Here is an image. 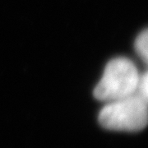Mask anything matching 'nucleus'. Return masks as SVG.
<instances>
[{
    "instance_id": "7ed1b4c3",
    "label": "nucleus",
    "mask_w": 148,
    "mask_h": 148,
    "mask_svg": "<svg viewBox=\"0 0 148 148\" xmlns=\"http://www.w3.org/2000/svg\"><path fill=\"white\" fill-rule=\"evenodd\" d=\"M147 38V30L146 29L138 35L135 40V49L145 64H147L148 60Z\"/></svg>"
},
{
    "instance_id": "f03ea898",
    "label": "nucleus",
    "mask_w": 148,
    "mask_h": 148,
    "mask_svg": "<svg viewBox=\"0 0 148 148\" xmlns=\"http://www.w3.org/2000/svg\"><path fill=\"white\" fill-rule=\"evenodd\" d=\"M140 75L130 59L116 58L106 65L102 78L94 89L96 100L112 102L137 93Z\"/></svg>"
},
{
    "instance_id": "20e7f679",
    "label": "nucleus",
    "mask_w": 148,
    "mask_h": 148,
    "mask_svg": "<svg viewBox=\"0 0 148 148\" xmlns=\"http://www.w3.org/2000/svg\"><path fill=\"white\" fill-rule=\"evenodd\" d=\"M137 93H138L143 97L147 99L148 97V75L147 72L140 75L139 82H138V90Z\"/></svg>"
},
{
    "instance_id": "f257e3e1",
    "label": "nucleus",
    "mask_w": 148,
    "mask_h": 148,
    "mask_svg": "<svg viewBox=\"0 0 148 148\" xmlns=\"http://www.w3.org/2000/svg\"><path fill=\"white\" fill-rule=\"evenodd\" d=\"M101 126L109 130L138 132L147 126L148 120L147 99L138 93L108 102L99 113Z\"/></svg>"
}]
</instances>
